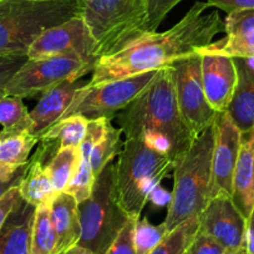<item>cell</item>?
Returning <instances> with one entry per match:
<instances>
[{"label": "cell", "mask_w": 254, "mask_h": 254, "mask_svg": "<svg viewBox=\"0 0 254 254\" xmlns=\"http://www.w3.org/2000/svg\"><path fill=\"white\" fill-rule=\"evenodd\" d=\"M224 33L222 40L199 49L198 53L254 58V9L228 14L224 20Z\"/></svg>", "instance_id": "obj_16"}, {"label": "cell", "mask_w": 254, "mask_h": 254, "mask_svg": "<svg viewBox=\"0 0 254 254\" xmlns=\"http://www.w3.org/2000/svg\"><path fill=\"white\" fill-rule=\"evenodd\" d=\"M171 66L181 115L196 138L213 124L218 115L212 109L204 94L201 55L198 53L190 54L175 61Z\"/></svg>", "instance_id": "obj_10"}, {"label": "cell", "mask_w": 254, "mask_h": 254, "mask_svg": "<svg viewBox=\"0 0 254 254\" xmlns=\"http://www.w3.org/2000/svg\"><path fill=\"white\" fill-rule=\"evenodd\" d=\"M208 9L206 1H196L168 30L151 31L117 53L100 58L89 86L158 71L213 43L214 36L224 31V21L216 10L207 13Z\"/></svg>", "instance_id": "obj_1"}, {"label": "cell", "mask_w": 254, "mask_h": 254, "mask_svg": "<svg viewBox=\"0 0 254 254\" xmlns=\"http://www.w3.org/2000/svg\"><path fill=\"white\" fill-rule=\"evenodd\" d=\"M199 231V217H192L170 231L148 254H186Z\"/></svg>", "instance_id": "obj_26"}, {"label": "cell", "mask_w": 254, "mask_h": 254, "mask_svg": "<svg viewBox=\"0 0 254 254\" xmlns=\"http://www.w3.org/2000/svg\"><path fill=\"white\" fill-rule=\"evenodd\" d=\"M198 54L202 59V82L207 101L214 111H227L237 84L234 59L219 54Z\"/></svg>", "instance_id": "obj_14"}, {"label": "cell", "mask_w": 254, "mask_h": 254, "mask_svg": "<svg viewBox=\"0 0 254 254\" xmlns=\"http://www.w3.org/2000/svg\"><path fill=\"white\" fill-rule=\"evenodd\" d=\"M95 64L75 55L28 59L5 87V95L33 97L65 81H77L92 72Z\"/></svg>", "instance_id": "obj_8"}, {"label": "cell", "mask_w": 254, "mask_h": 254, "mask_svg": "<svg viewBox=\"0 0 254 254\" xmlns=\"http://www.w3.org/2000/svg\"><path fill=\"white\" fill-rule=\"evenodd\" d=\"M86 117L82 115H71L61 119L45 131L39 140L41 143L39 150L45 157L46 162L63 148L80 147L86 135Z\"/></svg>", "instance_id": "obj_21"}, {"label": "cell", "mask_w": 254, "mask_h": 254, "mask_svg": "<svg viewBox=\"0 0 254 254\" xmlns=\"http://www.w3.org/2000/svg\"><path fill=\"white\" fill-rule=\"evenodd\" d=\"M150 199L155 204H158V206H163V204H166V203H167V202H168V204H170V202H171V193H168V192L163 190L162 188H161L160 186H158V187L156 188V190L152 192V194H151Z\"/></svg>", "instance_id": "obj_40"}, {"label": "cell", "mask_w": 254, "mask_h": 254, "mask_svg": "<svg viewBox=\"0 0 254 254\" xmlns=\"http://www.w3.org/2000/svg\"><path fill=\"white\" fill-rule=\"evenodd\" d=\"M35 1H50V0H35Z\"/></svg>", "instance_id": "obj_43"}, {"label": "cell", "mask_w": 254, "mask_h": 254, "mask_svg": "<svg viewBox=\"0 0 254 254\" xmlns=\"http://www.w3.org/2000/svg\"><path fill=\"white\" fill-rule=\"evenodd\" d=\"M50 214L56 233V254L77 246L81 237L79 203L71 194L60 192L50 204Z\"/></svg>", "instance_id": "obj_19"}, {"label": "cell", "mask_w": 254, "mask_h": 254, "mask_svg": "<svg viewBox=\"0 0 254 254\" xmlns=\"http://www.w3.org/2000/svg\"><path fill=\"white\" fill-rule=\"evenodd\" d=\"M81 237L77 246L94 254H106L117 234L130 219L115 194V163L109 162L96 176L92 193L79 203Z\"/></svg>", "instance_id": "obj_7"}, {"label": "cell", "mask_w": 254, "mask_h": 254, "mask_svg": "<svg viewBox=\"0 0 254 254\" xmlns=\"http://www.w3.org/2000/svg\"><path fill=\"white\" fill-rule=\"evenodd\" d=\"M65 253H66V252H65ZM65 253H58V254H65Z\"/></svg>", "instance_id": "obj_44"}, {"label": "cell", "mask_w": 254, "mask_h": 254, "mask_svg": "<svg viewBox=\"0 0 254 254\" xmlns=\"http://www.w3.org/2000/svg\"><path fill=\"white\" fill-rule=\"evenodd\" d=\"M182 0H147L148 30L156 31L167 14Z\"/></svg>", "instance_id": "obj_33"}, {"label": "cell", "mask_w": 254, "mask_h": 254, "mask_svg": "<svg viewBox=\"0 0 254 254\" xmlns=\"http://www.w3.org/2000/svg\"><path fill=\"white\" fill-rule=\"evenodd\" d=\"M227 249L221 243L209 237L208 234L198 231L186 254H224Z\"/></svg>", "instance_id": "obj_35"}, {"label": "cell", "mask_w": 254, "mask_h": 254, "mask_svg": "<svg viewBox=\"0 0 254 254\" xmlns=\"http://www.w3.org/2000/svg\"><path fill=\"white\" fill-rule=\"evenodd\" d=\"M214 127L216 140L212 160L214 196L226 193L232 197V182L241 150L242 132L227 111L218 112Z\"/></svg>", "instance_id": "obj_13"}, {"label": "cell", "mask_w": 254, "mask_h": 254, "mask_svg": "<svg viewBox=\"0 0 254 254\" xmlns=\"http://www.w3.org/2000/svg\"><path fill=\"white\" fill-rule=\"evenodd\" d=\"M28 55L0 56V96L5 95V87L11 77L28 60Z\"/></svg>", "instance_id": "obj_34"}, {"label": "cell", "mask_w": 254, "mask_h": 254, "mask_svg": "<svg viewBox=\"0 0 254 254\" xmlns=\"http://www.w3.org/2000/svg\"><path fill=\"white\" fill-rule=\"evenodd\" d=\"M115 117L126 138H138L147 131L165 136L171 142L172 160L194 141L178 107L171 65L158 70L147 89Z\"/></svg>", "instance_id": "obj_2"}, {"label": "cell", "mask_w": 254, "mask_h": 254, "mask_svg": "<svg viewBox=\"0 0 254 254\" xmlns=\"http://www.w3.org/2000/svg\"><path fill=\"white\" fill-rule=\"evenodd\" d=\"M75 55L96 65V41L81 15L43 31L29 48V59Z\"/></svg>", "instance_id": "obj_11"}, {"label": "cell", "mask_w": 254, "mask_h": 254, "mask_svg": "<svg viewBox=\"0 0 254 254\" xmlns=\"http://www.w3.org/2000/svg\"><path fill=\"white\" fill-rule=\"evenodd\" d=\"M214 122L173 160V190L163 223L168 232L182 222L199 217L214 197Z\"/></svg>", "instance_id": "obj_3"}, {"label": "cell", "mask_w": 254, "mask_h": 254, "mask_svg": "<svg viewBox=\"0 0 254 254\" xmlns=\"http://www.w3.org/2000/svg\"><path fill=\"white\" fill-rule=\"evenodd\" d=\"M224 254H247L246 244H244L243 247H241V248H238V249H227L226 253H224Z\"/></svg>", "instance_id": "obj_42"}, {"label": "cell", "mask_w": 254, "mask_h": 254, "mask_svg": "<svg viewBox=\"0 0 254 254\" xmlns=\"http://www.w3.org/2000/svg\"><path fill=\"white\" fill-rule=\"evenodd\" d=\"M28 167L29 163L23 166V167H20L15 172H8V171L0 170V199L3 198V196L9 190H11L15 186H19L20 181L23 180L24 175H25L26 170H28Z\"/></svg>", "instance_id": "obj_38"}, {"label": "cell", "mask_w": 254, "mask_h": 254, "mask_svg": "<svg viewBox=\"0 0 254 254\" xmlns=\"http://www.w3.org/2000/svg\"><path fill=\"white\" fill-rule=\"evenodd\" d=\"M20 192H19V187L15 186L11 190H9L3 196V198L0 199V229L4 226L5 221L8 219L9 214L14 211L16 206L19 204V202L21 201Z\"/></svg>", "instance_id": "obj_37"}, {"label": "cell", "mask_w": 254, "mask_h": 254, "mask_svg": "<svg viewBox=\"0 0 254 254\" xmlns=\"http://www.w3.org/2000/svg\"><path fill=\"white\" fill-rule=\"evenodd\" d=\"M0 97H1V96H0Z\"/></svg>", "instance_id": "obj_45"}, {"label": "cell", "mask_w": 254, "mask_h": 254, "mask_svg": "<svg viewBox=\"0 0 254 254\" xmlns=\"http://www.w3.org/2000/svg\"><path fill=\"white\" fill-rule=\"evenodd\" d=\"M122 131L120 128H115L111 124L107 126V130L101 140L99 141L94 147L91 153V163L92 172L95 176L99 175L105 166L111 162L119 153L121 152L124 142L121 140Z\"/></svg>", "instance_id": "obj_28"}, {"label": "cell", "mask_w": 254, "mask_h": 254, "mask_svg": "<svg viewBox=\"0 0 254 254\" xmlns=\"http://www.w3.org/2000/svg\"><path fill=\"white\" fill-rule=\"evenodd\" d=\"M244 244H246L247 254H254V207L251 217L247 221L246 241H244Z\"/></svg>", "instance_id": "obj_39"}, {"label": "cell", "mask_w": 254, "mask_h": 254, "mask_svg": "<svg viewBox=\"0 0 254 254\" xmlns=\"http://www.w3.org/2000/svg\"><path fill=\"white\" fill-rule=\"evenodd\" d=\"M237 84L227 112L242 133L254 128V58H233Z\"/></svg>", "instance_id": "obj_18"}, {"label": "cell", "mask_w": 254, "mask_h": 254, "mask_svg": "<svg viewBox=\"0 0 254 254\" xmlns=\"http://www.w3.org/2000/svg\"><path fill=\"white\" fill-rule=\"evenodd\" d=\"M30 254H56V233L51 221L50 206L35 208L31 226Z\"/></svg>", "instance_id": "obj_24"}, {"label": "cell", "mask_w": 254, "mask_h": 254, "mask_svg": "<svg viewBox=\"0 0 254 254\" xmlns=\"http://www.w3.org/2000/svg\"><path fill=\"white\" fill-rule=\"evenodd\" d=\"M199 231L216 239L226 249H238L246 241L247 219L231 196L218 193L199 216Z\"/></svg>", "instance_id": "obj_12"}, {"label": "cell", "mask_w": 254, "mask_h": 254, "mask_svg": "<svg viewBox=\"0 0 254 254\" xmlns=\"http://www.w3.org/2000/svg\"><path fill=\"white\" fill-rule=\"evenodd\" d=\"M172 171L171 156L152 150L141 138H126L115 163V194L127 216L140 219L152 192Z\"/></svg>", "instance_id": "obj_4"}, {"label": "cell", "mask_w": 254, "mask_h": 254, "mask_svg": "<svg viewBox=\"0 0 254 254\" xmlns=\"http://www.w3.org/2000/svg\"><path fill=\"white\" fill-rule=\"evenodd\" d=\"M81 16L96 41L99 59L151 33L147 0H82Z\"/></svg>", "instance_id": "obj_6"}, {"label": "cell", "mask_w": 254, "mask_h": 254, "mask_svg": "<svg viewBox=\"0 0 254 254\" xmlns=\"http://www.w3.org/2000/svg\"><path fill=\"white\" fill-rule=\"evenodd\" d=\"M110 124H111V120L104 119V117L102 119L87 120L86 135H85L84 141H82L79 147L80 157L86 161L91 160L92 150L99 143L102 136L105 135V132L107 130V126Z\"/></svg>", "instance_id": "obj_31"}, {"label": "cell", "mask_w": 254, "mask_h": 254, "mask_svg": "<svg viewBox=\"0 0 254 254\" xmlns=\"http://www.w3.org/2000/svg\"><path fill=\"white\" fill-rule=\"evenodd\" d=\"M208 8H216L228 14L242 10H253L254 0H207Z\"/></svg>", "instance_id": "obj_36"}, {"label": "cell", "mask_w": 254, "mask_h": 254, "mask_svg": "<svg viewBox=\"0 0 254 254\" xmlns=\"http://www.w3.org/2000/svg\"><path fill=\"white\" fill-rule=\"evenodd\" d=\"M137 219L130 218L112 242L106 254H136L133 244V228Z\"/></svg>", "instance_id": "obj_32"}, {"label": "cell", "mask_w": 254, "mask_h": 254, "mask_svg": "<svg viewBox=\"0 0 254 254\" xmlns=\"http://www.w3.org/2000/svg\"><path fill=\"white\" fill-rule=\"evenodd\" d=\"M36 207L19 202L0 229V254H30L31 226Z\"/></svg>", "instance_id": "obj_20"}, {"label": "cell", "mask_w": 254, "mask_h": 254, "mask_svg": "<svg viewBox=\"0 0 254 254\" xmlns=\"http://www.w3.org/2000/svg\"><path fill=\"white\" fill-rule=\"evenodd\" d=\"M79 158V147H67L58 151V153L46 162V172L50 176L51 182L58 193L66 190L77 170Z\"/></svg>", "instance_id": "obj_25"}, {"label": "cell", "mask_w": 254, "mask_h": 254, "mask_svg": "<svg viewBox=\"0 0 254 254\" xmlns=\"http://www.w3.org/2000/svg\"><path fill=\"white\" fill-rule=\"evenodd\" d=\"M82 14V0H0V56L28 55L43 31Z\"/></svg>", "instance_id": "obj_5"}, {"label": "cell", "mask_w": 254, "mask_h": 254, "mask_svg": "<svg viewBox=\"0 0 254 254\" xmlns=\"http://www.w3.org/2000/svg\"><path fill=\"white\" fill-rule=\"evenodd\" d=\"M167 233L168 229L163 222L156 226L147 218L137 219L133 228V244L136 254H148L161 243Z\"/></svg>", "instance_id": "obj_29"}, {"label": "cell", "mask_w": 254, "mask_h": 254, "mask_svg": "<svg viewBox=\"0 0 254 254\" xmlns=\"http://www.w3.org/2000/svg\"><path fill=\"white\" fill-rule=\"evenodd\" d=\"M95 180H96V176L92 172L90 161H86L80 157L76 172H75L74 177L70 181L66 190H64V192L71 194L76 199L77 203H81V202L86 201L91 196Z\"/></svg>", "instance_id": "obj_30"}, {"label": "cell", "mask_w": 254, "mask_h": 254, "mask_svg": "<svg viewBox=\"0 0 254 254\" xmlns=\"http://www.w3.org/2000/svg\"><path fill=\"white\" fill-rule=\"evenodd\" d=\"M232 201L248 221L254 207V128L242 133L232 182Z\"/></svg>", "instance_id": "obj_17"}, {"label": "cell", "mask_w": 254, "mask_h": 254, "mask_svg": "<svg viewBox=\"0 0 254 254\" xmlns=\"http://www.w3.org/2000/svg\"><path fill=\"white\" fill-rule=\"evenodd\" d=\"M65 254H94V253H92V252H90V251H87V249L82 248V247L75 246L74 248L69 249V251H67Z\"/></svg>", "instance_id": "obj_41"}, {"label": "cell", "mask_w": 254, "mask_h": 254, "mask_svg": "<svg viewBox=\"0 0 254 254\" xmlns=\"http://www.w3.org/2000/svg\"><path fill=\"white\" fill-rule=\"evenodd\" d=\"M39 138L28 131H0V170L15 172L30 161Z\"/></svg>", "instance_id": "obj_23"}, {"label": "cell", "mask_w": 254, "mask_h": 254, "mask_svg": "<svg viewBox=\"0 0 254 254\" xmlns=\"http://www.w3.org/2000/svg\"><path fill=\"white\" fill-rule=\"evenodd\" d=\"M0 125L4 131H28L30 132L33 122L30 112L21 97L4 95L0 97Z\"/></svg>", "instance_id": "obj_27"}, {"label": "cell", "mask_w": 254, "mask_h": 254, "mask_svg": "<svg viewBox=\"0 0 254 254\" xmlns=\"http://www.w3.org/2000/svg\"><path fill=\"white\" fill-rule=\"evenodd\" d=\"M156 74L157 71L143 72L96 87L89 86L86 82L64 117L82 115L87 120L102 117L111 120L147 89Z\"/></svg>", "instance_id": "obj_9"}, {"label": "cell", "mask_w": 254, "mask_h": 254, "mask_svg": "<svg viewBox=\"0 0 254 254\" xmlns=\"http://www.w3.org/2000/svg\"><path fill=\"white\" fill-rule=\"evenodd\" d=\"M85 85L86 82L80 80L65 81L44 92L36 106L30 112V119L33 122L30 130L31 135L40 140V136L45 131L63 119Z\"/></svg>", "instance_id": "obj_15"}, {"label": "cell", "mask_w": 254, "mask_h": 254, "mask_svg": "<svg viewBox=\"0 0 254 254\" xmlns=\"http://www.w3.org/2000/svg\"><path fill=\"white\" fill-rule=\"evenodd\" d=\"M18 187L21 198L34 207L50 206L58 194L46 172L45 158L39 148L29 161L28 170Z\"/></svg>", "instance_id": "obj_22"}]
</instances>
